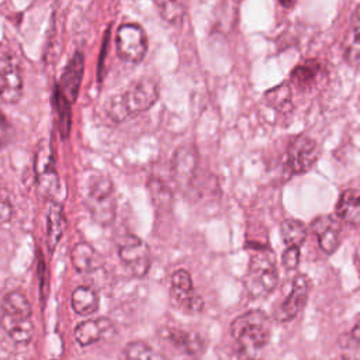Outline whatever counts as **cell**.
I'll return each mask as SVG.
<instances>
[{
    "instance_id": "cell-5",
    "label": "cell",
    "mask_w": 360,
    "mask_h": 360,
    "mask_svg": "<svg viewBox=\"0 0 360 360\" xmlns=\"http://www.w3.org/2000/svg\"><path fill=\"white\" fill-rule=\"evenodd\" d=\"M34 174L38 193L49 201H58L55 197L59 190V176L55 169L53 153L46 142H41L34 158Z\"/></svg>"
},
{
    "instance_id": "cell-8",
    "label": "cell",
    "mask_w": 360,
    "mask_h": 360,
    "mask_svg": "<svg viewBox=\"0 0 360 360\" xmlns=\"http://www.w3.org/2000/svg\"><path fill=\"white\" fill-rule=\"evenodd\" d=\"M318 159V146L316 142L305 135L295 136L285 153V169L291 174H302L312 167Z\"/></svg>"
},
{
    "instance_id": "cell-35",
    "label": "cell",
    "mask_w": 360,
    "mask_h": 360,
    "mask_svg": "<svg viewBox=\"0 0 360 360\" xmlns=\"http://www.w3.org/2000/svg\"><path fill=\"white\" fill-rule=\"evenodd\" d=\"M335 360H357V359H354V357H349V356H339L338 359H335Z\"/></svg>"
},
{
    "instance_id": "cell-16",
    "label": "cell",
    "mask_w": 360,
    "mask_h": 360,
    "mask_svg": "<svg viewBox=\"0 0 360 360\" xmlns=\"http://www.w3.org/2000/svg\"><path fill=\"white\" fill-rule=\"evenodd\" d=\"M110 330H112V322L107 318L86 319L76 325L75 338L79 345L90 346L98 342Z\"/></svg>"
},
{
    "instance_id": "cell-25",
    "label": "cell",
    "mask_w": 360,
    "mask_h": 360,
    "mask_svg": "<svg viewBox=\"0 0 360 360\" xmlns=\"http://www.w3.org/2000/svg\"><path fill=\"white\" fill-rule=\"evenodd\" d=\"M160 17L173 25H180L187 11V0H153Z\"/></svg>"
},
{
    "instance_id": "cell-30",
    "label": "cell",
    "mask_w": 360,
    "mask_h": 360,
    "mask_svg": "<svg viewBox=\"0 0 360 360\" xmlns=\"http://www.w3.org/2000/svg\"><path fill=\"white\" fill-rule=\"evenodd\" d=\"M13 218V204L7 188L0 180V224H7Z\"/></svg>"
},
{
    "instance_id": "cell-9",
    "label": "cell",
    "mask_w": 360,
    "mask_h": 360,
    "mask_svg": "<svg viewBox=\"0 0 360 360\" xmlns=\"http://www.w3.org/2000/svg\"><path fill=\"white\" fill-rule=\"evenodd\" d=\"M22 94V72L20 62L13 56L0 58V100L17 103Z\"/></svg>"
},
{
    "instance_id": "cell-19",
    "label": "cell",
    "mask_w": 360,
    "mask_h": 360,
    "mask_svg": "<svg viewBox=\"0 0 360 360\" xmlns=\"http://www.w3.org/2000/svg\"><path fill=\"white\" fill-rule=\"evenodd\" d=\"M70 262L76 271L90 273L100 267L101 257L91 245L86 242H79L73 245L70 250Z\"/></svg>"
},
{
    "instance_id": "cell-18",
    "label": "cell",
    "mask_w": 360,
    "mask_h": 360,
    "mask_svg": "<svg viewBox=\"0 0 360 360\" xmlns=\"http://www.w3.org/2000/svg\"><path fill=\"white\" fill-rule=\"evenodd\" d=\"M66 219L59 201H49L46 210V246L52 253L63 236Z\"/></svg>"
},
{
    "instance_id": "cell-10",
    "label": "cell",
    "mask_w": 360,
    "mask_h": 360,
    "mask_svg": "<svg viewBox=\"0 0 360 360\" xmlns=\"http://www.w3.org/2000/svg\"><path fill=\"white\" fill-rule=\"evenodd\" d=\"M172 298L184 311L195 314L204 307L202 298L194 291L191 276L187 270H176L172 276Z\"/></svg>"
},
{
    "instance_id": "cell-14",
    "label": "cell",
    "mask_w": 360,
    "mask_h": 360,
    "mask_svg": "<svg viewBox=\"0 0 360 360\" xmlns=\"http://www.w3.org/2000/svg\"><path fill=\"white\" fill-rule=\"evenodd\" d=\"M197 169V156L188 146H181L176 150L173 158V177L177 184L184 188L190 187Z\"/></svg>"
},
{
    "instance_id": "cell-1",
    "label": "cell",
    "mask_w": 360,
    "mask_h": 360,
    "mask_svg": "<svg viewBox=\"0 0 360 360\" xmlns=\"http://www.w3.org/2000/svg\"><path fill=\"white\" fill-rule=\"evenodd\" d=\"M231 335L240 360H260L270 339V321L259 309L243 312L232 321Z\"/></svg>"
},
{
    "instance_id": "cell-6",
    "label": "cell",
    "mask_w": 360,
    "mask_h": 360,
    "mask_svg": "<svg viewBox=\"0 0 360 360\" xmlns=\"http://www.w3.org/2000/svg\"><path fill=\"white\" fill-rule=\"evenodd\" d=\"M115 48L122 60L139 63L148 51V38L143 28L135 22L120 25L115 35Z\"/></svg>"
},
{
    "instance_id": "cell-26",
    "label": "cell",
    "mask_w": 360,
    "mask_h": 360,
    "mask_svg": "<svg viewBox=\"0 0 360 360\" xmlns=\"http://www.w3.org/2000/svg\"><path fill=\"white\" fill-rule=\"evenodd\" d=\"M1 314L31 316V304L27 297L20 291H10L1 300Z\"/></svg>"
},
{
    "instance_id": "cell-3",
    "label": "cell",
    "mask_w": 360,
    "mask_h": 360,
    "mask_svg": "<svg viewBox=\"0 0 360 360\" xmlns=\"http://www.w3.org/2000/svg\"><path fill=\"white\" fill-rule=\"evenodd\" d=\"M278 281V271L271 253L259 252L250 257L248 271L243 277L246 291L255 297H264L270 294Z\"/></svg>"
},
{
    "instance_id": "cell-28",
    "label": "cell",
    "mask_w": 360,
    "mask_h": 360,
    "mask_svg": "<svg viewBox=\"0 0 360 360\" xmlns=\"http://www.w3.org/2000/svg\"><path fill=\"white\" fill-rule=\"evenodd\" d=\"M264 100L270 107L278 111H287L291 107V87L287 83L273 87L264 93Z\"/></svg>"
},
{
    "instance_id": "cell-4",
    "label": "cell",
    "mask_w": 360,
    "mask_h": 360,
    "mask_svg": "<svg viewBox=\"0 0 360 360\" xmlns=\"http://www.w3.org/2000/svg\"><path fill=\"white\" fill-rule=\"evenodd\" d=\"M86 205L91 217L101 225H108L115 217L114 186L107 176L93 174L89 179Z\"/></svg>"
},
{
    "instance_id": "cell-20",
    "label": "cell",
    "mask_w": 360,
    "mask_h": 360,
    "mask_svg": "<svg viewBox=\"0 0 360 360\" xmlns=\"http://www.w3.org/2000/svg\"><path fill=\"white\" fill-rule=\"evenodd\" d=\"M336 214L345 222L360 226V191L354 188L345 190L338 200Z\"/></svg>"
},
{
    "instance_id": "cell-11",
    "label": "cell",
    "mask_w": 360,
    "mask_h": 360,
    "mask_svg": "<svg viewBox=\"0 0 360 360\" xmlns=\"http://www.w3.org/2000/svg\"><path fill=\"white\" fill-rule=\"evenodd\" d=\"M83 72H84V58L82 52H76L72 59L68 62L59 86L56 89V93L65 98L69 104H73L77 98L80 83L83 79Z\"/></svg>"
},
{
    "instance_id": "cell-15",
    "label": "cell",
    "mask_w": 360,
    "mask_h": 360,
    "mask_svg": "<svg viewBox=\"0 0 360 360\" xmlns=\"http://www.w3.org/2000/svg\"><path fill=\"white\" fill-rule=\"evenodd\" d=\"M166 339L191 357H198L205 349V340L195 332L181 328H170L166 330Z\"/></svg>"
},
{
    "instance_id": "cell-31",
    "label": "cell",
    "mask_w": 360,
    "mask_h": 360,
    "mask_svg": "<svg viewBox=\"0 0 360 360\" xmlns=\"http://www.w3.org/2000/svg\"><path fill=\"white\" fill-rule=\"evenodd\" d=\"M281 262L285 270H295L300 263V248H287L283 252Z\"/></svg>"
},
{
    "instance_id": "cell-13",
    "label": "cell",
    "mask_w": 360,
    "mask_h": 360,
    "mask_svg": "<svg viewBox=\"0 0 360 360\" xmlns=\"http://www.w3.org/2000/svg\"><path fill=\"white\" fill-rule=\"evenodd\" d=\"M311 231L318 236L319 248L330 255L340 243V226L330 215L316 217L311 222Z\"/></svg>"
},
{
    "instance_id": "cell-27",
    "label": "cell",
    "mask_w": 360,
    "mask_h": 360,
    "mask_svg": "<svg viewBox=\"0 0 360 360\" xmlns=\"http://www.w3.org/2000/svg\"><path fill=\"white\" fill-rule=\"evenodd\" d=\"M124 354L127 360H169L163 353L141 340L128 343L124 349Z\"/></svg>"
},
{
    "instance_id": "cell-33",
    "label": "cell",
    "mask_w": 360,
    "mask_h": 360,
    "mask_svg": "<svg viewBox=\"0 0 360 360\" xmlns=\"http://www.w3.org/2000/svg\"><path fill=\"white\" fill-rule=\"evenodd\" d=\"M352 338L360 342V321L354 325V328L352 329Z\"/></svg>"
},
{
    "instance_id": "cell-22",
    "label": "cell",
    "mask_w": 360,
    "mask_h": 360,
    "mask_svg": "<svg viewBox=\"0 0 360 360\" xmlns=\"http://www.w3.org/2000/svg\"><path fill=\"white\" fill-rule=\"evenodd\" d=\"M345 58L353 66H360V6L354 10L350 31L345 44Z\"/></svg>"
},
{
    "instance_id": "cell-7",
    "label": "cell",
    "mask_w": 360,
    "mask_h": 360,
    "mask_svg": "<svg viewBox=\"0 0 360 360\" xmlns=\"http://www.w3.org/2000/svg\"><path fill=\"white\" fill-rule=\"evenodd\" d=\"M118 256L127 270L135 277H143L150 267L148 245L135 235H127L118 245Z\"/></svg>"
},
{
    "instance_id": "cell-29",
    "label": "cell",
    "mask_w": 360,
    "mask_h": 360,
    "mask_svg": "<svg viewBox=\"0 0 360 360\" xmlns=\"http://www.w3.org/2000/svg\"><path fill=\"white\" fill-rule=\"evenodd\" d=\"M148 188H149V193H150V197H152V201L156 207H160V208H167L170 207L172 204V191L170 188L160 180V179H156V177H152L148 183Z\"/></svg>"
},
{
    "instance_id": "cell-12",
    "label": "cell",
    "mask_w": 360,
    "mask_h": 360,
    "mask_svg": "<svg viewBox=\"0 0 360 360\" xmlns=\"http://www.w3.org/2000/svg\"><path fill=\"white\" fill-rule=\"evenodd\" d=\"M308 298V278L304 274H298L292 281V288L288 298L276 309L274 316L281 321L292 319L304 307Z\"/></svg>"
},
{
    "instance_id": "cell-2",
    "label": "cell",
    "mask_w": 360,
    "mask_h": 360,
    "mask_svg": "<svg viewBox=\"0 0 360 360\" xmlns=\"http://www.w3.org/2000/svg\"><path fill=\"white\" fill-rule=\"evenodd\" d=\"M159 98L155 80L143 77L132 83L121 94L112 96L104 105V112L112 122H122L149 110Z\"/></svg>"
},
{
    "instance_id": "cell-21",
    "label": "cell",
    "mask_w": 360,
    "mask_h": 360,
    "mask_svg": "<svg viewBox=\"0 0 360 360\" xmlns=\"http://www.w3.org/2000/svg\"><path fill=\"white\" fill-rule=\"evenodd\" d=\"M72 308L77 315H91L98 309V294L89 285H79L72 292Z\"/></svg>"
},
{
    "instance_id": "cell-17",
    "label": "cell",
    "mask_w": 360,
    "mask_h": 360,
    "mask_svg": "<svg viewBox=\"0 0 360 360\" xmlns=\"http://www.w3.org/2000/svg\"><path fill=\"white\" fill-rule=\"evenodd\" d=\"M0 326L7 333V336L15 343H28L34 335V323L31 316L1 314Z\"/></svg>"
},
{
    "instance_id": "cell-34",
    "label": "cell",
    "mask_w": 360,
    "mask_h": 360,
    "mask_svg": "<svg viewBox=\"0 0 360 360\" xmlns=\"http://www.w3.org/2000/svg\"><path fill=\"white\" fill-rule=\"evenodd\" d=\"M278 1H280L281 6H284L285 8H290V7H292V6L295 4L297 0H278Z\"/></svg>"
},
{
    "instance_id": "cell-23",
    "label": "cell",
    "mask_w": 360,
    "mask_h": 360,
    "mask_svg": "<svg viewBox=\"0 0 360 360\" xmlns=\"http://www.w3.org/2000/svg\"><path fill=\"white\" fill-rule=\"evenodd\" d=\"M319 73H321V63L315 59H308L297 65L291 70L290 79L298 89H308L315 83Z\"/></svg>"
},
{
    "instance_id": "cell-24",
    "label": "cell",
    "mask_w": 360,
    "mask_h": 360,
    "mask_svg": "<svg viewBox=\"0 0 360 360\" xmlns=\"http://www.w3.org/2000/svg\"><path fill=\"white\" fill-rule=\"evenodd\" d=\"M280 233L287 248H300L307 239V226L298 219H284L280 225Z\"/></svg>"
},
{
    "instance_id": "cell-32",
    "label": "cell",
    "mask_w": 360,
    "mask_h": 360,
    "mask_svg": "<svg viewBox=\"0 0 360 360\" xmlns=\"http://www.w3.org/2000/svg\"><path fill=\"white\" fill-rule=\"evenodd\" d=\"M7 121H6V117L4 114L0 111V148L4 145L6 142V138H7Z\"/></svg>"
}]
</instances>
